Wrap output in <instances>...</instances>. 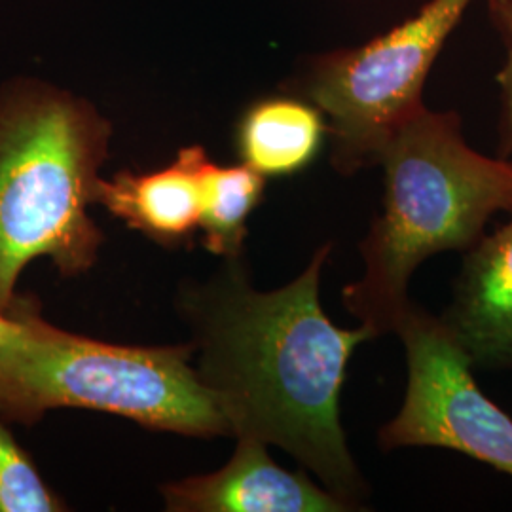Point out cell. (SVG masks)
Here are the masks:
<instances>
[{
  "instance_id": "obj_9",
  "label": "cell",
  "mask_w": 512,
  "mask_h": 512,
  "mask_svg": "<svg viewBox=\"0 0 512 512\" xmlns=\"http://www.w3.org/2000/svg\"><path fill=\"white\" fill-rule=\"evenodd\" d=\"M205 156V148L190 145L181 148L177 158L160 169L145 173L122 169L110 179L101 177L95 188V203L162 247L190 245L192 236L200 230V167Z\"/></svg>"
},
{
  "instance_id": "obj_12",
  "label": "cell",
  "mask_w": 512,
  "mask_h": 512,
  "mask_svg": "<svg viewBox=\"0 0 512 512\" xmlns=\"http://www.w3.org/2000/svg\"><path fill=\"white\" fill-rule=\"evenodd\" d=\"M67 503L40 475L6 421L0 420V512H63Z\"/></svg>"
},
{
  "instance_id": "obj_2",
  "label": "cell",
  "mask_w": 512,
  "mask_h": 512,
  "mask_svg": "<svg viewBox=\"0 0 512 512\" xmlns=\"http://www.w3.org/2000/svg\"><path fill=\"white\" fill-rule=\"evenodd\" d=\"M112 135L82 95L35 76L0 84V311L31 300L16 285L37 258L67 279L97 264L105 236L90 207Z\"/></svg>"
},
{
  "instance_id": "obj_11",
  "label": "cell",
  "mask_w": 512,
  "mask_h": 512,
  "mask_svg": "<svg viewBox=\"0 0 512 512\" xmlns=\"http://www.w3.org/2000/svg\"><path fill=\"white\" fill-rule=\"evenodd\" d=\"M203 245L220 258L243 255L247 220L262 202L266 179L249 165L215 164L209 154L200 167Z\"/></svg>"
},
{
  "instance_id": "obj_6",
  "label": "cell",
  "mask_w": 512,
  "mask_h": 512,
  "mask_svg": "<svg viewBox=\"0 0 512 512\" xmlns=\"http://www.w3.org/2000/svg\"><path fill=\"white\" fill-rule=\"evenodd\" d=\"M395 334L408 382L403 406L378 433L384 450H456L512 476V420L476 385L473 363L442 319L410 304Z\"/></svg>"
},
{
  "instance_id": "obj_14",
  "label": "cell",
  "mask_w": 512,
  "mask_h": 512,
  "mask_svg": "<svg viewBox=\"0 0 512 512\" xmlns=\"http://www.w3.org/2000/svg\"><path fill=\"white\" fill-rule=\"evenodd\" d=\"M38 315H40V308L33 296L18 313L0 311V348L23 338Z\"/></svg>"
},
{
  "instance_id": "obj_8",
  "label": "cell",
  "mask_w": 512,
  "mask_h": 512,
  "mask_svg": "<svg viewBox=\"0 0 512 512\" xmlns=\"http://www.w3.org/2000/svg\"><path fill=\"white\" fill-rule=\"evenodd\" d=\"M442 323L473 366L512 368V219L467 249Z\"/></svg>"
},
{
  "instance_id": "obj_7",
  "label": "cell",
  "mask_w": 512,
  "mask_h": 512,
  "mask_svg": "<svg viewBox=\"0 0 512 512\" xmlns=\"http://www.w3.org/2000/svg\"><path fill=\"white\" fill-rule=\"evenodd\" d=\"M256 440L238 439L219 471L186 476L160 488L169 512H348V503L304 471L277 465Z\"/></svg>"
},
{
  "instance_id": "obj_4",
  "label": "cell",
  "mask_w": 512,
  "mask_h": 512,
  "mask_svg": "<svg viewBox=\"0 0 512 512\" xmlns=\"http://www.w3.org/2000/svg\"><path fill=\"white\" fill-rule=\"evenodd\" d=\"M57 408L105 412L184 437H230L190 344L120 346L38 315L23 338L0 348V420L31 427Z\"/></svg>"
},
{
  "instance_id": "obj_13",
  "label": "cell",
  "mask_w": 512,
  "mask_h": 512,
  "mask_svg": "<svg viewBox=\"0 0 512 512\" xmlns=\"http://www.w3.org/2000/svg\"><path fill=\"white\" fill-rule=\"evenodd\" d=\"M488 4H490V14L507 48L505 65L497 74V84L501 90L497 150L501 158H512V0H488Z\"/></svg>"
},
{
  "instance_id": "obj_1",
  "label": "cell",
  "mask_w": 512,
  "mask_h": 512,
  "mask_svg": "<svg viewBox=\"0 0 512 512\" xmlns=\"http://www.w3.org/2000/svg\"><path fill=\"white\" fill-rule=\"evenodd\" d=\"M332 243L285 287L258 291L243 255L186 283L177 311L190 329L192 365L230 437L279 446L355 511L368 486L349 452L340 395L353 351L374 332L336 327L319 300Z\"/></svg>"
},
{
  "instance_id": "obj_3",
  "label": "cell",
  "mask_w": 512,
  "mask_h": 512,
  "mask_svg": "<svg viewBox=\"0 0 512 512\" xmlns=\"http://www.w3.org/2000/svg\"><path fill=\"white\" fill-rule=\"evenodd\" d=\"M378 165L384 207L359 245L365 270L342 291L346 310L382 336L410 308L418 266L444 251H467L495 213H512V160L469 147L454 110L425 105L397 128Z\"/></svg>"
},
{
  "instance_id": "obj_10",
  "label": "cell",
  "mask_w": 512,
  "mask_h": 512,
  "mask_svg": "<svg viewBox=\"0 0 512 512\" xmlns=\"http://www.w3.org/2000/svg\"><path fill=\"white\" fill-rule=\"evenodd\" d=\"M327 137L321 110L302 97L279 95L253 103L239 118L236 148L241 164L268 177L300 173L317 158Z\"/></svg>"
},
{
  "instance_id": "obj_5",
  "label": "cell",
  "mask_w": 512,
  "mask_h": 512,
  "mask_svg": "<svg viewBox=\"0 0 512 512\" xmlns=\"http://www.w3.org/2000/svg\"><path fill=\"white\" fill-rule=\"evenodd\" d=\"M475 0H427L382 37L311 61L298 97L321 110L340 175L378 165L397 128L423 107V86Z\"/></svg>"
}]
</instances>
